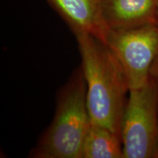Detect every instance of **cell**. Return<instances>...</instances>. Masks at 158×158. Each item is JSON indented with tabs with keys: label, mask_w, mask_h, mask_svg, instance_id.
Listing matches in <instances>:
<instances>
[{
	"label": "cell",
	"mask_w": 158,
	"mask_h": 158,
	"mask_svg": "<svg viewBox=\"0 0 158 158\" xmlns=\"http://www.w3.org/2000/svg\"><path fill=\"white\" fill-rule=\"evenodd\" d=\"M156 24L158 27V5H157V13H156Z\"/></svg>",
	"instance_id": "obj_10"
},
{
	"label": "cell",
	"mask_w": 158,
	"mask_h": 158,
	"mask_svg": "<svg viewBox=\"0 0 158 158\" xmlns=\"http://www.w3.org/2000/svg\"><path fill=\"white\" fill-rule=\"evenodd\" d=\"M75 36L81 56L91 123L121 135L130 91L121 65L102 39L87 33Z\"/></svg>",
	"instance_id": "obj_1"
},
{
	"label": "cell",
	"mask_w": 158,
	"mask_h": 158,
	"mask_svg": "<svg viewBox=\"0 0 158 158\" xmlns=\"http://www.w3.org/2000/svg\"><path fill=\"white\" fill-rule=\"evenodd\" d=\"M52 123L31 151L35 158H82L91 121L82 68L75 71L59 92Z\"/></svg>",
	"instance_id": "obj_2"
},
{
	"label": "cell",
	"mask_w": 158,
	"mask_h": 158,
	"mask_svg": "<svg viewBox=\"0 0 158 158\" xmlns=\"http://www.w3.org/2000/svg\"><path fill=\"white\" fill-rule=\"evenodd\" d=\"M74 35L87 33L102 39L106 29L100 13V0H46Z\"/></svg>",
	"instance_id": "obj_6"
},
{
	"label": "cell",
	"mask_w": 158,
	"mask_h": 158,
	"mask_svg": "<svg viewBox=\"0 0 158 158\" xmlns=\"http://www.w3.org/2000/svg\"><path fill=\"white\" fill-rule=\"evenodd\" d=\"M150 78L152 79L154 83H155L158 104V54L156 56L152 65L151 70H150Z\"/></svg>",
	"instance_id": "obj_8"
},
{
	"label": "cell",
	"mask_w": 158,
	"mask_h": 158,
	"mask_svg": "<svg viewBox=\"0 0 158 158\" xmlns=\"http://www.w3.org/2000/svg\"><path fill=\"white\" fill-rule=\"evenodd\" d=\"M102 40L121 65L129 89L149 81L150 70L158 54V27L149 23L127 29H107Z\"/></svg>",
	"instance_id": "obj_4"
},
{
	"label": "cell",
	"mask_w": 158,
	"mask_h": 158,
	"mask_svg": "<svg viewBox=\"0 0 158 158\" xmlns=\"http://www.w3.org/2000/svg\"><path fill=\"white\" fill-rule=\"evenodd\" d=\"M121 135L94 124H90L85 137L82 158H122Z\"/></svg>",
	"instance_id": "obj_7"
},
{
	"label": "cell",
	"mask_w": 158,
	"mask_h": 158,
	"mask_svg": "<svg viewBox=\"0 0 158 158\" xmlns=\"http://www.w3.org/2000/svg\"><path fill=\"white\" fill-rule=\"evenodd\" d=\"M153 158H158V145H157V148H156V150L155 152V154H154Z\"/></svg>",
	"instance_id": "obj_9"
},
{
	"label": "cell",
	"mask_w": 158,
	"mask_h": 158,
	"mask_svg": "<svg viewBox=\"0 0 158 158\" xmlns=\"http://www.w3.org/2000/svg\"><path fill=\"white\" fill-rule=\"evenodd\" d=\"M158 0H100V13L107 29H127L156 23Z\"/></svg>",
	"instance_id": "obj_5"
},
{
	"label": "cell",
	"mask_w": 158,
	"mask_h": 158,
	"mask_svg": "<svg viewBox=\"0 0 158 158\" xmlns=\"http://www.w3.org/2000/svg\"><path fill=\"white\" fill-rule=\"evenodd\" d=\"M124 158H153L158 145V104L155 83L129 91L122 124Z\"/></svg>",
	"instance_id": "obj_3"
}]
</instances>
